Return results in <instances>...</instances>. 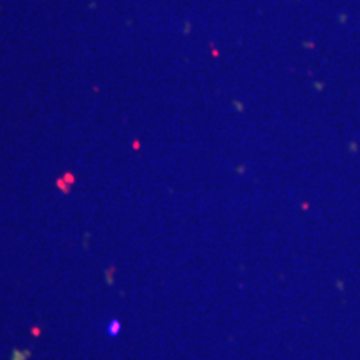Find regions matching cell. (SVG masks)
<instances>
[{
    "instance_id": "obj_1",
    "label": "cell",
    "mask_w": 360,
    "mask_h": 360,
    "mask_svg": "<svg viewBox=\"0 0 360 360\" xmlns=\"http://www.w3.org/2000/svg\"><path fill=\"white\" fill-rule=\"evenodd\" d=\"M117 332H118V322H113L112 327H110V333H112V335H115Z\"/></svg>"
}]
</instances>
